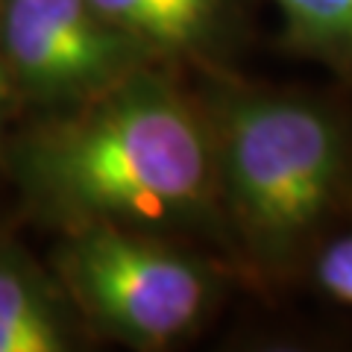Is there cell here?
Returning a JSON list of instances; mask_svg holds the SVG:
<instances>
[{"mask_svg": "<svg viewBox=\"0 0 352 352\" xmlns=\"http://www.w3.org/2000/svg\"><path fill=\"white\" fill-rule=\"evenodd\" d=\"M6 94H9V82H6L3 62H0V129H3V103H6Z\"/></svg>", "mask_w": 352, "mask_h": 352, "instance_id": "cell-9", "label": "cell"}, {"mask_svg": "<svg viewBox=\"0 0 352 352\" xmlns=\"http://www.w3.org/2000/svg\"><path fill=\"white\" fill-rule=\"evenodd\" d=\"M9 159L27 212L59 232L118 223L229 247L206 109L170 65H144L50 115Z\"/></svg>", "mask_w": 352, "mask_h": 352, "instance_id": "cell-1", "label": "cell"}, {"mask_svg": "<svg viewBox=\"0 0 352 352\" xmlns=\"http://www.w3.org/2000/svg\"><path fill=\"white\" fill-rule=\"evenodd\" d=\"M285 50L352 76V0H273Z\"/></svg>", "mask_w": 352, "mask_h": 352, "instance_id": "cell-7", "label": "cell"}, {"mask_svg": "<svg viewBox=\"0 0 352 352\" xmlns=\"http://www.w3.org/2000/svg\"><path fill=\"white\" fill-rule=\"evenodd\" d=\"M217 270L182 238L118 223L68 229L53 256V276L82 326L141 352L200 332L220 296Z\"/></svg>", "mask_w": 352, "mask_h": 352, "instance_id": "cell-3", "label": "cell"}, {"mask_svg": "<svg viewBox=\"0 0 352 352\" xmlns=\"http://www.w3.org/2000/svg\"><path fill=\"white\" fill-rule=\"evenodd\" d=\"M80 314L56 276L0 238V352H65L80 346Z\"/></svg>", "mask_w": 352, "mask_h": 352, "instance_id": "cell-6", "label": "cell"}, {"mask_svg": "<svg viewBox=\"0 0 352 352\" xmlns=\"http://www.w3.org/2000/svg\"><path fill=\"white\" fill-rule=\"evenodd\" d=\"M229 250L258 276H285L332 217L349 176V129L314 97L212 76L206 100Z\"/></svg>", "mask_w": 352, "mask_h": 352, "instance_id": "cell-2", "label": "cell"}, {"mask_svg": "<svg viewBox=\"0 0 352 352\" xmlns=\"http://www.w3.org/2000/svg\"><path fill=\"white\" fill-rule=\"evenodd\" d=\"M115 27L164 65L226 74L241 36L238 0H91Z\"/></svg>", "mask_w": 352, "mask_h": 352, "instance_id": "cell-5", "label": "cell"}, {"mask_svg": "<svg viewBox=\"0 0 352 352\" xmlns=\"http://www.w3.org/2000/svg\"><path fill=\"white\" fill-rule=\"evenodd\" d=\"M314 276H317V285L332 300L352 305V232L332 238L317 252Z\"/></svg>", "mask_w": 352, "mask_h": 352, "instance_id": "cell-8", "label": "cell"}, {"mask_svg": "<svg viewBox=\"0 0 352 352\" xmlns=\"http://www.w3.org/2000/svg\"><path fill=\"white\" fill-rule=\"evenodd\" d=\"M0 62L9 94L56 115L159 59L91 0H0Z\"/></svg>", "mask_w": 352, "mask_h": 352, "instance_id": "cell-4", "label": "cell"}]
</instances>
